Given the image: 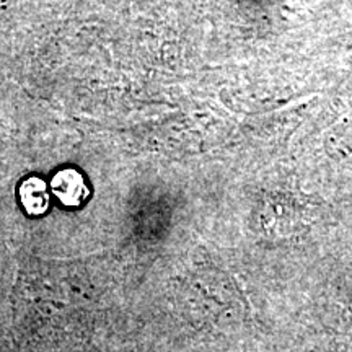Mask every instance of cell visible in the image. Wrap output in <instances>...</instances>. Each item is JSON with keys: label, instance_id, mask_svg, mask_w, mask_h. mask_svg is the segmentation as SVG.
<instances>
[{"label": "cell", "instance_id": "cell-1", "mask_svg": "<svg viewBox=\"0 0 352 352\" xmlns=\"http://www.w3.org/2000/svg\"><path fill=\"white\" fill-rule=\"evenodd\" d=\"M52 189L65 206H78L88 192L82 176L74 170L60 171L52 182Z\"/></svg>", "mask_w": 352, "mask_h": 352}, {"label": "cell", "instance_id": "cell-2", "mask_svg": "<svg viewBox=\"0 0 352 352\" xmlns=\"http://www.w3.org/2000/svg\"><path fill=\"white\" fill-rule=\"evenodd\" d=\"M20 197L21 202H23L25 210L32 215H39L46 212L47 204H50V196H47L46 184L38 178H32L21 184Z\"/></svg>", "mask_w": 352, "mask_h": 352}]
</instances>
